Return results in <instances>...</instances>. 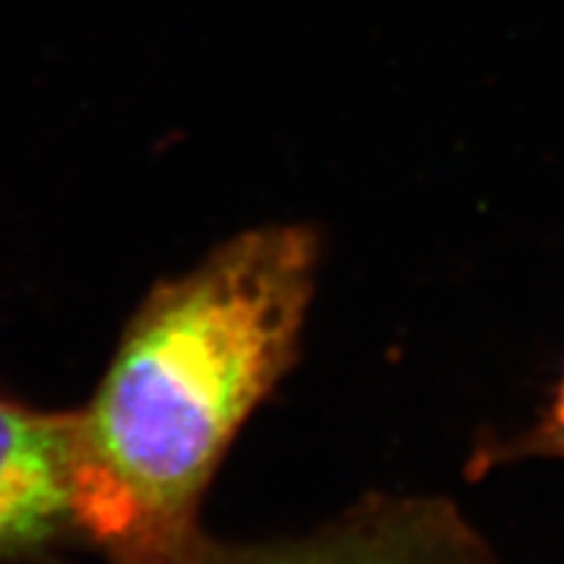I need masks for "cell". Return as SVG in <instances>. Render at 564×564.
<instances>
[{
	"label": "cell",
	"instance_id": "cell-1",
	"mask_svg": "<svg viewBox=\"0 0 564 564\" xmlns=\"http://www.w3.org/2000/svg\"><path fill=\"white\" fill-rule=\"evenodd\" d=\"M322 264L312 225L243 230L154 285L74 411V507L110 564H186L243 423L299 358Z\"/></svg>",
	"mask_w": 564,
	"mask_h": 564
},
{
	"label": "cell",
	"instance_id": "cell-2",
	"mask_svg": "<svg viewBox=\"0 0 564 564\" xmlns=\"http://www.w3.org/2000/svg\"><path fill=\"white\" fill-rule=\"evenodd\" d=\"M186 564H502L489 539L442 494L373 491L293 539H204Z\"/></svg>",
	"mask_w": 564,
	"mask_h": 564
},
{
	"label": "cell",
	"instance_id": "cell-3",
	"mask_svg": "<svg viewBox=\"0 0 564 564\" xmlns=\"http://www.w3.org/2000/svg\"><path fill=\"white\" fill-rule=\"evenodd\" d=\"M82 541L74 507V411L0 394V564L42 562Z\"/></svg>",
	"mask_w": 564,
	"mask_h": 564
},
{
	"label": "cell",
	"instance_id": "cell-4",
	"mask_svg": "<svg viewBox=\"0 0 564 564\" xmlns=\"http://www.w3.org/2000/svg\"><path fill=\"white\" fill-rule=\"evenodd\" d=\"M528 460H564V369L531 426L502 442H478L468 457V474L486 476Z\"/></svg>",
	"mask_w": 564,
	"mask_h": 564
}]
</instances>
